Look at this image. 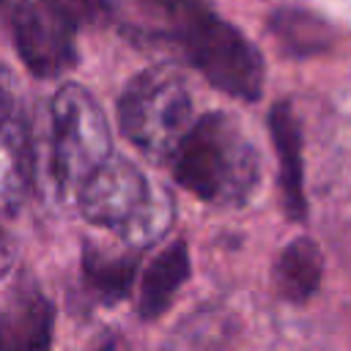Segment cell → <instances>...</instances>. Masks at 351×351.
<instances>
[{
	"label": "cell",
	"mask_w": 351,
	"mask_h": 351,
	"mask_svg": "<svg viewBox=\"0 0 351 351\" xmlns=\"http://www.w3.org/2000/svg\"><path fill=\"white\" fill-rule=\"evenodd\" d=\"M324 274V263H321V250L315 247L313 239L302 236L293 239L280 255L277 263L271 269L274 277V288L285 302L293 304H304L313 299V293L318 291Z\"/></svg>",
	"instance_id": "obj_12"
},
{
	"label": "cell",
	"mask_w": 351,
	"mask_h": 351,
	"mask_svg": "<svg viewBox=\"0 0 351 351\" xmlns=\"http://www.w3.org/2000/svg\"><path fill=\"white\" fill-rule=\"evenodd\" d=\"M176 181L214 206H244L258 186L261 162L244 129L228 112H206L173 154Z\"/></svg>",
	"instance_id": "obj_1"
},
{
	"label": "cell",
	"mask_w": 351,
	"mask_h": 351,
	"mask_svg": "<svg viewBox=\"0 0 351 351\" xmlns=\"http://www.w3.org/2000/svg\"><path fill=\"white\" fill-rule=\"evenodd\" d=\"M269 132L280 159V195L282 211L291 222L307 219V197H304V165H302V132L299 121L291 110V101H277L269 110Z\"/></svg>",
	"instance_id": "obj_9"
},
{
	"label": "cell",
	"mask_w": 351,
	"mask_h": 351,
	"mask_svg": "<svg viewBox=\"0 0 351 351\" xmlns=\"http://www.w3.org/2000/svg\"><path fill=\"white\" fill-rule=\"evenodd\" d=\"M176 217V206L170 200V195L165 189H154L151 197L145 200V206L126 222L118 228L123 244L134 247V250H145L148 244H154L159 236L167 233L170 222Z\"/></svg>",
	"instance_id": "obj_14"
},
{
	"label": "cell",
	"mask_w": 351,
	"mask_h": 351,
	"mask_svg": "<svg viewBox=\"0 0 351 351\" xmlns=\"http://www.w3.org/2000/svg\"><path fill=\"white\" fill-rule=\"evenodd\" d=\"M0 16L5 19L22 63L36 77H58L77 63L74 33L44 0H0Z\"/></svg>",
	"instance_id": "obj_5"
},
{
	"label": "cell",
	"mask_w": 351,
	"mask_h": 351,
	"mask_svg": "<svg viewBox=\"0 0 351 351\" xmlns=\"http://www.w3.org/2000/svg\"><path fill=\"white\" fill-rule=\"evenodd\" d=\"M173 44H178L184 58L222 93L241 101L261 99L266 69L258 47L211 5L184 22Z\"/></svg>",
	"instance_id": "obj_3"
},
{
	"label": "cell",
	"mask_w": 351,
	"mask_h": 351,
	"mask_svg": "<svg viewBox=\"0 0 351 351\" xmlns=\"http://www.w3.org/2000/svg\"><path fill=\"white\" fill-rule=\"evenodd\" d=\"M118 123L148 159L167 162L192 129V96L173 66H151L129 80L118 101Z\"/></svg>",
	"instance_id": "obj_2"
},
{
	"label": "cell",
	"mask_w": 351,
	"mask_h": 351,
	"mask_svg": "<svg viewBox=\"0 0 351 351\" xmlns=\"http://www.w3.org/2000/svg\"><path fill=\"white\" fill-rule=\"evenodd\" d=\"M137 261H140V250H132L123 255H110V252L96 250L93 244H85L82 247L85 288L107 304L126 299L132 291L134 274H137Z\"/></svg>",
	"instance_id": "obj_13"
},
{
	"label": "cell",
	"mask_w": 351,
	"mask_h": 351,
	"mask_svg": "<svg viewBox=\"0 0 351 351\" xmlns=\"http://www.w3.org/2000/svg\"><path fill=\"white\" fill-rule=\"evenodd\" d=\"M14 261H16V247H14L11 236L0 228V277L14 266Z\"/></svg>",
	"instance_id": "obj_17"
},
{
	"label": "cell",
	"mask_w": 351,
	"mask_h": 351,
	"mask_svg": "<svg viewBox=\"0 0 351 351\" xmlns=\"http://www.w3.org/2000/svg\"><path fill=\"white\" fill-rule=\"evenodd\" d=\"M269 30L291 58H315L332 49L335 27L315 11L299 5H282L271 11Z\"/></svg>",
	"instance_id": "obj_11"
},
{
	"label": "cell",
	"mask_w": 351,
	"mask_h": 351,
	"mask_svg": "<svg viewBox=\"0 0 351 351\" xmlns=\"http://www.w3.org/2000/svg\"><path fill=\"white\" fill-rule=\"evenodd\" d=\"M145 11L154 38L173 41V36L181 30L184 22H189L195 14L211 5V0H137Z\"/></svg>",
	"instance_id": "obj_15"
},
{
	"label": "cell",
	"mask_w": 351,
	"mask_h": 351,
	"mask_svg": "<svg viewBox=\"0 0 351 351\" xmlns=\"http://www.w3.org/2000/svg\"><path fill=\"white\" fill-rule=\"evenodd\" d=\"M189 277V250L186 241H173L167 244L145 269L143 282H140V299H137V313L145 321L159 318L173 296L178 293V288L186 282Z\"/></svg>",
	"instance_id": "obj_10"
},
{
	"label": "cell",
	"mask_w": 351,
	"mask_h": 351,
	"mask_svg": "<svg viewBox=\"0 0 351 351\" xmlns=\"http://www.w3.org/2000/svg\"><path fill=\"white\" fill-rule=\"evenodd\" d=\"M151 192L154 186L145 181V176L129 159L112 154L88 176L77 192V200L88 222L118 230L145 206Z\"/></svg>",
	"instance_id": "obj_7"
},
{
	"label": "cell",
	"mask_w": 351,
	"mask_h": 351,
	"mask_svg": "<svg viewBox=\"0 0 351 351\" xmlns=\"http://www.w3.org/2000/svg\"><path fill=\"white\" fill-rule=\"evenodd\" d=\"M112 156L110 126L99 101L77 82L52 99V178L60 192H80L88 176Z\"/></svg>",
	"instance_id": "obj_4"
},
{
	"label": "cell",
	"mask_w": 351,
	"mask_h": 351,
	"mask_svg": "<svg viewBox=\"0 0 351 351\" xmlns=\"http://www.w3.org/2000/svg\"><path fill=\"white\" fill-rule=\"evenodd\" d=\"M52 304L30 274H22L0 310V348H47L52 343Z\"/></svg>",
	"instance_id": "obj_8"
},
{
	"label": "cell",
	"mask_w": 351,
	"mask_h": 351,
	"mask_svg": "<svg viewBox=\"0 0 351 351\" xmlns=\"http://www.w3.org/2000/svg\"><path fill=\"white\" fill-rule=\"evenodd\" d=\"M33 184V145L14 74L0 63V211L16 214Z\"/></svg>",
	"instance_id": "obj_6"
},
{
	"label": "cell",
	"mask_w": 351,
	"mask_h": 351,
	"mask_svg": "<svg viewBox=\"0 0 351 351\" xmlns=\"http://www.w3.org/2000/svg\"><path fill=\"white\" fill-rule=\"evenodd\" d=\"M71 27H99L112 19L110 0H44Z\"/></svg>",
	"instance_id": "obj_16"
}]
</instances>
